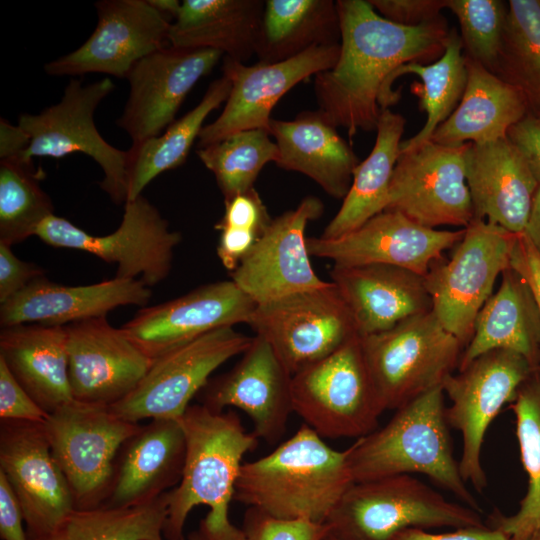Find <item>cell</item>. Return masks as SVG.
Here are the masks:
<instances>
[{"instance_id": "5b68a950", "label": "cell", "mask_w": 540, "mask_h": 540, "mask_svg": "<svg viewBox=\"0 0 540 540\" xmlns=\"http://www.w3.org/2000/svg\"><path fill=\"white\" fill-rule=\"evenodd\" d=\"M326 524L339 540H390L408 528L484 526L478 511L448 501L411 475L354 482Z\"/></svg>"}, {"instance_id": "9c48e42d", "label": "cell", "mask_w": 540, "mask_h": 540, "mask_svg": "<svg viewBox=\"0 0 540 540\" xmlns=\"http://www.w3.org/2000/svg\"><path fill=\"white\" fill-rule=\"evenodd\" d=\"M51 452L70 487L75 510L101 507L121 445L141 427L109 406L72 399L43 423Z\"/></svg>"}, {"instance_id": "277c9868", "label": "cell", "mask_w": 540, "mask_h": 540, "mask_svg": "<svg viewBox=\"0 0 540 540\" xmlns=\"http://www.w3.org/2000/svg\"><path fill=\"white\" fill-rule=\"evenodd\" d=\"M381 428L348 447L354 482L397 475L423 474L466 506H480L463 480L446 419L443 387L435 388L395 410Z\"/></svg>"}, {"instance_id": "9a60e30c", "label": "cell", "mask_w": 540, "mask_h": 540, "mask_svg": "<svg viewBox=\"0 0 540 540\" xmlns=\"http://www.w3.org/2000/svg\"><path fill=\"white\" fill-rule=\"evenodd\" d=\"M467 144L446 146L430 140L400 152L386 210L431 229L466 228L474 219L465 173Z\"/></svg>"}, {"instance_id": "d6986e66", "label": "cell", "mask_w": 540, "mask_h": 540, "mask_svg": "<svg viewBox=\"0 0 540 540\" xmlns=\"http://www.w3.org/2000/svg\"><path fill=\"white\" fill-rule=\"evenodd\" d=\"M323 202L304 197L295 209L272 219L249 254L230 272L231 280L256 304L326 286L310 261L305 230L321 217Z\"/></svg>"}, {"instance_id": "f907efd6", "label": "cell", "mask_w": 540, "mask_h": 540, "mask_svg": "<svg viewBox=\"0 0 540 540\" xmlns=\"http://www.w3.org/2000/svg\"><path fill=\"white\" fill-rule=\"evenodd\" d=\"M24 514L19 500L0 471V537L2 540H29L23 528Z\"/></svg>"}, {"instance_id": "7bdbcfd3", "label": "cell", "mask_w": 540, "mask_h": 540, "mask_svg": "<svg viewBox=\"0 0 540 540\" xmlns=\"http://www.w3.org/2000/svg\"><path fill=\"white\" fill-rule=\"evenodd\" d=\"M456 16L467 58L493 73L501 46L508 4L501 0H446Z\"/></svg>"}, {"instance_id": "5bb4252c", "label": "cell", "mask_w": 540, "mask_h": 540, "mask_svg": "<svg viewBox=\"0 0 540 540\" xmlns=\"http://www.w3.org/2000/svg\"><path fill=\"white\" fill-rule=\"evenodd\" d=\"M535 369L521 355L503 349L484 353L443 384L450 400L448 424L462 438L459 469L463 480L481 492L487 486L481 451L485 434L506 403H511L521 384Z\"/></svg>"}, {"instance_id": "30bf717a", "label": "cell", "mask_w": 540, "mask_h": 540, "mask_svg": "<svg viewBox=\"0 0 540 540\" xmlns=\"http://www.w3.org/2000/svg\"><path fill=\"white\" fill-rule=\"evenodd\" d=\"M113 90L109 77L87 85L71 79L60 102L38 114H21L18 125L29 137L25 157L62 158L84 153L104 172L101 189L121 204L126 202L128 192L127 151L110 145L94 122L97 106Z\"/></svg>"}, {"instance_id": "e0dca14e", "label": "cell", "mask_w": 540, "mask_h": 540, "mask_svg": "<svg viewBox=\"0 0 540 540\" xmlns=\"http://www.w3.org/2000/svg\"><path fill=\"white\" fill-rule=\"evenodd\" d=\"M95 7L98 22L93 33L75 51L46 63L47 74L127 78L138 61L169 43L172 22L147 0H102Z\"/></svg>"}, {"instance_id": "2e32d148", "label": "cell", "mask_w": 540, "mask_h": 540, "mask_svg": "<svg viewBox=\"0 0 540 540\" xmlns=\"http://www.w3.org/2000/svg\"><path fill=\"white\" fill-rule=\"evenodd\" d=\"M0 471L19 500L29 540H44L75 510L43 423L1 420Z\"/></svg>"}, {"instance_id": "1f68e13d", "label": "cell", "mask_w": 540, "mask_h": 540, "mask_svg": "<svg viewBox=\"0 0 540 540\" xmlns=\"http://www.w3.org/2000/svg\"><path fill=\"white\" fill-rule=\"evenodd\" d=\"M496 292L478 313L473 334L464 347L457 369L478 356L503 349L523 356L540 369V314L532 292L511 267L501 275Z\"/></svg>"}, {"instance_id": "cb8c5ba5", "label": "cell", "mask_w": 540, "mask_h": 540, "mask_svg": "<svg viewBox=\"0 0 540 540\" xmlns=\"http://www.w3.org/2000/svg\"><path fill=\"white\" fill-rule=\"evenodd\" d=\"M73 399L111 406L128 396L152 361L106 316L65 325Z\"/></svg>"}, {"instance_id": "11a10c76", "label": "cell", "mask_w": 540, "mask_h": 540, "mask_svg": "<svg viewBox=\"0 0 540 540\" xmlns=\"http://www.w3.org/2000/svg\"><path fill=\"white\" fill-rule=\"evenodd\" d=\"M540 254V185L534 195L528 221L523 233Z\"/></svg>"}, {"instance_id": "f546056e", "label": "cell", "mask_w": 540, "mask_h": 540, "mask_svg": "<svg viewBox=\"0 0 540 540\" xmlns=\"http://www.w3.org/2000/svg\"><path fill=\"white\" fill-rule=\"evenodd\" d=\"M465 58L467 83L463 96L430 139L441 145L485 144L506 138L509 130L529 114L522 90Z\"/></svg>"}, {"instance_id": "8d00e7d4", "label": "cell", "mask_w": 540, "mask_h": 540, "mask_svg": "<svg viewBox=\"0 0 540 540\" xmlns=\"http://www.w3.org/2000/svg\"><path fill=\"white\" fill-rule=\"evenodd\" d=\"M414 74L421 83H413L411 92L419 97V107L426 113L424 126L408 140L401 142L400 152L417 148L430 141L435 130L459 104L467 83L466 58L457 30L450 29L441 57L430 63H407L396 69L390 79L392 89L397 78Z\"/></svg>"}, {"instance_id": "bcb514c9", "label": "cell", "mask_w": 540, "mask_h": 540, "mask_svg": "<svg viewBox=\"0 0 540 540\" xmlns=\"http://www.w3.org/2000/svg\"><path fill=\"white\" fill-rule=\"evenodd\" d=\"M48 417L0 359V419L44 423Z\"/></svg>"}, {"instance_id": "f5cc1de1", "label": "cell", "mask_w": 540, "mask_h": 540, "mask_svg": "<svg viewBox=\"0 0 540 540\" xmlns=\"http://www.w3.org/2000/svg\"><path fill=\"white\" fill-rule=\"evenodd\" d=\"M390 540H510L502 531L487 527H466L446 533H431L425 529L408 528L395 535Z\"/></svg>"}, {"instance_id": "9f6ffc18", "label": "cell", "mask_w": 540, "mask_h": 540, "mask_svg": "<svg viewBox=\"0 0 540 540\" xmlns=\"http://www.w3.org/2000/svg\"><path fill=\"white\" fill-rule=\"evenodd\" d=\"M148 3L164 16L170 18H176L182 3L178 0H147Z\"/></svg>"}, {"instance_id": "f35d334b", "label": "cell", "mask_w": 540, "mask_h": 540, "mask_svg": "<svg viewBox=\"0 0 540 540\" xmlns=\"http://www.w3.org/2000/svg\"><path fill=\"white\" fill-rule=\"evenodd\" d=\"M493 73L524 93L540 113V0H510Z\"/></svg>"}, {"instance_id": "4316f807", "label": "cell", "mask_w": 540, "mask_h": 540, "mask_svg": "<svg viewBox=\"0 0 540 540\" xmlns=\"http://www.w3.org/2000/svg\"><path fill=\"white\" fill-rule=\"evenodd\" d=\"M330 277L360 337L386 331L407 318L432 310L424 277L401 267L333 265Z\"/></svg>"}, {"instance_id": "91938a15", "label": "cell", "mask_w": 540, "mask_h": 540, "mask_svg": "<svg viewBox=\"0 0 540 540\" xmlns=\"http://www.w3.org/2000/svg\"><path fill=\"white\" fill-rule=\"evenodd\" d=\"M322 540H339L334 537L332 534L328 533Z\"/></svg>"}, {"instance_id": "ac0fdd59", "label": "cell", "mask_w": 540, "mask_h": 540, "mask_svg": "<svg viewBox=\"0 0 540 540\" xmlns=\"http://www.w3.org/2000/svg\"><path fill=\"white\" fill-rule=\"evenodd\" d=\"M339 54L340 43L316 46L276 63L245 65L225 57L222 73L230 81V93L220 116L200 131L198 147L244 130L268 131L278 101L300 82L332 68Z\"/></svg>"}, {"instance_id": "7c38bea8", "label": "cell", "mask_w": 540, "mask_h": 540, "mask_svg": "<svg viewBox=\"0 0 540 540\" xmlns=\"http://www.w3.org/2000/svg\"><path fill=\"white\" fill-rule=\"evenodd\" d=\"M247 325L266 340L292 374L359 336L337 287L297 292L257 304Z\"/></svg>"}, {"instance_id": "db71d44e", "label": "cell", "mask_w": 540, "mask_h": 540, "mask_svg": "<svg viewBox=\"0 0 540 540\" xmlns=\"http://www.w3.org/2000/svg\"><path fill=\"white\" fill-rule=\"evenodd\" d=\"M28 145L29 137L18 124L15 126L4 118L0 119V159L22 155Z\"/></svg>"}, {"instance_id": "ba28073f", "label": "cell", "mask_w": 540, "mask_h": 540, "mask_svg": "<svg viewBox=\"0 0 540 540\" xmlns=\"http://www.w3.org/2000/svg\"><path fill=\"white\" fill-rule=\"evenodd\" d=\"M516 237L498 225L473 219L451 258L435 262L424 277L432 312L464 347L497 278L510 267Z\"/></svg>"}, {"instance_id": "f1b7e54d", "label": "cell", "mask_w": 540, "mask_h": 540, "mask_svg": "<svg viewBox=\"0 0 540 540\" xmlns=\"http://www.w3.org/2000/svg\"><path fill=\"white\" fill-rule=\"evenodd\" d=\"M268 133L278 146V167L302 173L331 197L344 199L360 161L319 109L302 111L293 120L271 119Z\"/></svg>"}, {"instance_id": "b9f144b4", "label": "cell", "mask_w": 540, "mask_h": 540, "mask_svg": "<svg viewBox=\"0 0 540 540\" xmlns=\"http://www.w3.org/2000/svg\"><path fill=\"white\" fill-rule=\"evenodd\" d=\"M270 136L263 129L244 130L197 150L224 199L254 188L263 167L277 162L278 146Z\"/></svg>"}, {"instance_id": "3957f363", "label": "cell", "mask_w": 540, "mask_h": 540, "mask_svg": "<svg viewBox=\"0 0 540 540\" xmlns=\"http://www.w3.org/2000/svg\"><path fill=\"white\" fill-rule=\"evenodd\" d=\"M348 455L303 424L271 453L242 464L234 500L277 519L326 523L354 483Z\"/></svg>"}, {"instance_id": "d6a6232c", "label": "cell", "mask_w": 540, "mask_h": 540, "mask_svg": "<svg viewBox=\"0 0 540 540\" xmlns=\"http://www.w3.org/2000/svg\"><path fill=\"white\" fill-rule=\"evenodd\" d=\"M263 0H184L168 42L179 49H213L239 62L255 55Z\"/></svg>"}, {"instance_id": "7dc6e473", "label": "cell", "mask_w": 540, "mask_h": 540, "mask_svg": "<svg viewBox=\"0 0 540 540\" xmlns=\"http://www.w3.org/2000/svg\"><path fill=\"white\" fill-rule=\"evenodd\" d=\"M384 19L405 27H417L441 16L446 0H368Z\"/></svg>"}, {"instance_id": "60d3db41", "label": "cell", "mask_w": 540, "mask_h": 540, "mask_svg": "<svg viewBox=\"0 0 540 540\" xmlns=\"http://www.w3.org/2000/svg\"><path fill=\"white\" fill-rule=\"evenodd\" d=\"M44 175L24 154L0 159V243L12 247L24 241L54 214L52 200L40 185Z\"/></svg>"}, {"instance_id": "484cf974", "label": "cell", "mask_w": 540, "mask_h": 540, "mask_svg": "<svg viewBox=\"0 0 540 540\" xmlns=\"http://www.w3.org/2000/svg\"><path fill=\"white\" fill-rule=\"evenodd\" d=\"M465 173L474 219L523 234L539 183L517 146L508 137L468 143Z\"/></svg>"}, {"instance_id": "4fadbf2b", "label": "cell", "mask_w": 540, "mask_h": 540, "mask_svg": "<svg viewBox=\"0 0 540 540\" xmlns=\"http://www.w3.org/2000/svg\"><path fill=\"white\" fill-rule=\"evenodd\" d=\"M252 339L234 327H223L179 345L153 360L137 387L109 408L132 423L179 419L210 375L241 355Z\"/></svg>"}, {"instance_id": "ffe728a7", "label": "cell", "mask_w": 540, "mask_h": 540, "mask_svg": "<svg viewBox=\"0 0 540 540\" xmlns=\"http://www.w3.org/2000/svg\"><path fill=\"white\" fill-rule=\"evenodd\" d=\"M463 235L464 229H431L401 213L385 210L342 236L309 237L307 246L311 256L329 259L333 265L383 264L425 277Z\"/></svg>"}, {"instance_id": "d590c367", "label": "cell", "mask_w": 540, "mask_h": 540, "mask_svg": "<svg viewBox=\"0 0 540 540\" xmlns=\"http://www.w3.org/2000/svg\"><path fill=\"white\" fill-rule=\"evenodd\" d=\"M231 89L225 77L210 83L201 101L188 113L169 125L163 134L132 143L127 150V200L142 195L144 188L161 173L183 165L199 137L207 116L225 103Z\"/></svg>"}, {"instance_id": "94428289", "label": "cell", "mask_w": 540, "mask_h": 540, "mask_svg": "<svg viewBox=\"0 0 540 540\" xmlns=\"http://www.w3.org/2000/svg\"><path fill=\"white\" fill-rule=\"evenodd\" d=\"M537 117H540V113L537 115Z\"/></svg>"}, {"instance_id": "c3c4849f", "label": "cell", "mask_w": 540, "mask_h": 540, "mask_svg": "<svg viewBox=\"0 0 540 540\" xmlns=\"http://www.w3.org/2000/svg\"><path fill=\"white\" fill-rule=\"evenodd\" d=\"M44 277V270L16 257L11 246L0 243V303L23 291L35 280Z\"/></svg>"}, {"instance_id": "680465c9", "label": "cell", "mask_w": 540, "mask_h": 540, "mask_svg": "<svg viewBox=\"0 0 540 540\" xmlns=\"http://www.w3.org/2000/svg\"><path fill=\"white\" fill-rule=\"evenodd\" d=\"M528 540H540V530L533 534Z\"/></svg>"}, {"instance_id": "7402d4cb", "label": "cell", "mask_w": 540, "mask_h": 540, "mask_svg": "<svg viewBox=\"0 0 540 540\" xmlns=\"http://www.w3.org/2000/svg\"><path fill=\"white\" fill-rule=\"evenodd\" d=\"M200 404L222 412L236 407L250 418L252 433L268 444L286 433L292 406V374L271 345L253 336L249 347L226 373L209 379L199 392Z\"/></svg>"}, {"instance_id": "603a6c76", "label": "cell", "mask_w": 540, "mask_h": 540, "mask_svg": "<svg viewBox=\"0 0 540 540\" xmlns=\"http://www.w3.org/2000/svg\"><path fill=\"white\" fill-rule=\"evenodd\" d=\"M222 53L213 49L164 47L138 61L126 79L129 97L116 125L140 142L161 134L195 84L215 67Z\"/></svg>"}, {"instance_id": "8992f818", "label": "cell", "mask_w": 540, "mask_h": 540, "mask_svg": "<svg viewBox=\"0 0 540 540\" xmlns=\"http://www.w3.org/2000/svg\"><path fill=\"white\" fill-rule=\"evenodd\" d=\"M361 338L369 374L383 411L397 410L443 387L458 368L464 346L431 311Z\"/></svg>"}, {"instance_id": "f6af8a7d", "label": "cell", "mask_w": 540, "mask_h": 540, "mask_svg": "<svg viewBox=\"0 0 540 540\" xmlns=\"http://www.w3.org/2000/svg\"><path fill=\"white\" fill-rule=\"evenodd\" d=\"M225 209L215 228L261 237L272 219L255 187L224 199Z\"/></svg>"}, {"instance_id": "44dd1931", "label": "cell", "mask_w": 540, "mask_h": 540, "mask_svg": "<svg viewBox=\"0 0 540 540\" xmlns=\"http://www.w3.org/2000/svg\"><path fill=\"white\" fill-rule=\"evenodd\" d=\"M256 303L232 280L145 307L121 328L151 360L213 330L248 323Z\"/></svg>"}, {"instance_id": "681fc988", "label": "cell", "mask_w": 540, "mask_h": 540, "mask_svg": "<svg viewBox=\"0 0 540 540\" xmlns=\"http://www.w3.org/2000/svg\"><path fill=\"white\" fill-rule=\"evenodd\" d=\"M510 267L529 286L540 314V254L524 234L516 237L511 253Z\"/></svg>"}, {"instance_id": "52a82bcc", "label": "cell", "mask_w": 540, "mask_h": 540, "mask_svg": "<svg viewBox=\"0 0 540 540\" xmlns=\"http://www.w3.org/2000/svg\"><path fill=\"white\" fill-rule=\"evenodd\" d=\"M292 406L322 438H361L377 429L382 410L355 336L292 376Z\"/></svg>"}, {"instance_id": "83f0119b", "label": "cell", "mask_w": 540, "mask_h": 540, "mask_svg": "<svg viewBox=\"0 0 540 540\" xmlns=\"http://www.w3.org/2000/svg\"><path fill=\"white\" fill-rule=\"evenodd\" d=\"M150 298V288L137 279L114 277L90 285L65 286L42 277L1 304L0 325L65 326L106 316L119 306H145Z\"/></svg>"}, {"instance_id": "816d5d0a", "label": "cell", "mask_w": 540, "mask_h": 540, "mask_svg": "<svg viewBox=\"0 0 540 540\" xmlns=\"http://www.w3.org/2000/svg\"><path fill=\"white\" fill-rule=\"evenodd\" d=\"M507 137L522 152L540 185V117L528 114L509 130Z\"/></svg>"}, {"instance_id": "ab89813d", "label": "cell", "mask_w": 540, "mask_h": 540, "mask_svg": "<svg viewBox=\"0 0 540 540\" xmlns=\"http://www.w3.org/2000/svg\"><path fill=\"white\" fill-rule=\"evenodd\" d=\"M170 491L137 506L72 511L44 540H164Z\"/></svg>"}, {"instance_id": "ee69618b", "label": "cell", "mask_w": 540, "mask_h": 540, "mask_svg": "<svg viewBox=\"0 0 540 540\" xmlns=\"http://www.w3.org/2000/svg\"><path fill=\"white\" fill-rule=\"evenodd\" d=\"M246 540H322L330 531L326 523L281 520L248 507L241 527Z\"/></svg>"}, {"instance_id": "e575fe53", "label": "cell", "mask_w": 540, "mask_h": 540, "mask_svg": "<svg viewBox=\"0 0 540 540\" xmlns=\"http://www.w3.org/2000/svg\"><path fill=\"white\" fill-rule=\"evenodd\" d=\"M340 39L336 1L266 0L255 55L259 62L276 63Z\"/></svg>"}, {"instance_id": "d4e9b609", "label": "cell", "mask_w": 540, "mask_h": 540, "mask_svg": "<svg viewBox=\"0 0 540 540\" xmlns=\"http://www.w3.org/2000/svg\"><path fill=\"white\" fill-rule=\"evenodd\" d=\"M186 436L178 419H154L120 447L113 477L101 507L119 508L152 502L181 481Z\"/></svg>"}, {"instance_id": "836d02e7", "label": "cell", "mask_w": 540, "mask_h": 540, "mask_svg": "<svg viewBox=\"0 0 540 540\" xmlns=\"http://www.w3.org/2000/svg\"><path fill=\"white\" fill-rule=\"evenodd\" d=\"M405 124L403 115L390 109L382 110L375 144L367 158L355 168L342 205L321 237L336 238L347 234L386 210Z\"/></svg>"}, {"instance_id": "7a4b0ae2", "label": "cell", "mask_w": 540, "mask_h": 540, "mask_svg": "<svg viewBox=\"0 0 540 540\" xmlns=\"http://www.w3.org/2000/svg\"><path fill=\"white\" fill-rule=\"evenodd\" d=\"M178 420L186 436V459L180 483L170 490L164 538L184 540L189 513L206 505L209 513L196 530L200 540H246L243 529L230 521L229 507L242 459L256 449L259 439L244 429L232 410L216 412L193 404Z\"/></svg>"}, {"instance_id": "6da1fadb", "label": "cell", "mask_w": 540, "mask_h": 540, "mask_svg": "<svg viewBox=\"0 0 540 540\" xmlns=\"http://www.w3.org/2000/svg\"><path fill=\"white\" fill-rule=\"evenodd\" d=\"M340 19V54L335 65L315 75L319 110L349 137L376 130L382 110L400 100L389 87L392 73L404 64H427L443 54L450 29L445 18L417 27L381 17L368 0L336 1Z\"/></svg>"}, {"instance_id": "4dcf8cb0", "label": "cell", "mask_w": 540, "mask_h": 540, "mask_svg": "<svg viewBox=\"0 0 540 540\" xmlns=\"http://www.w3.org/2000/svg\"><path fill=\"white\" fill-rule=\"evenodd\" d=\"M0 359L48 414L73 399L65 326L26 323L2 327Z\"/></svg>"}, {"instance_id": "8fae6325", "label": "cell", "mask_w": 540, "mask_h": 540, "mask_svg": "<svg viewBox=\"0 0 540 540\" xmlns=\"http://www.w3.org/2000/svg\"><path fill=\"white\" fill-rule=\"evenodd\" d=\"M35 236L50 246L82 250L117 264L115 277L137 279L148 287L169 275L174 250L182 240L142 195L124 203L122 221L111 234L91 235L53 214L39 225Z\"/></svg>"}, {"instance_id": "6f0895ef", "label": "cell", "mask_w": 540, "mask_h": 540, "mask_svg": "<svg viewBox=\"0 0 540 540\" xmlns=\"http://www.w3.org/2000/svg\"><path fill=\"white\" fill-rule=\"evenodd\" d=\"M188 540H200L196 531L190 533Z\"/></svg>"}, {"instance_id": "74e56055", "label": "cell", "mask_w": 540, "mask_h": 540, "mask_svg": "<svg viewBox=\"0 0 540 540\" xmlns=\"http://www.w3.org/2000/svg\"><path fill=\"white\" fill-rule=\"evenodd\" d=\"M516 419V436L527 490L511 516L494 512L490 526L510 540H528L540 530V369L534 370L519 387L511 402Z\"/></svg>"}]
</instances>
